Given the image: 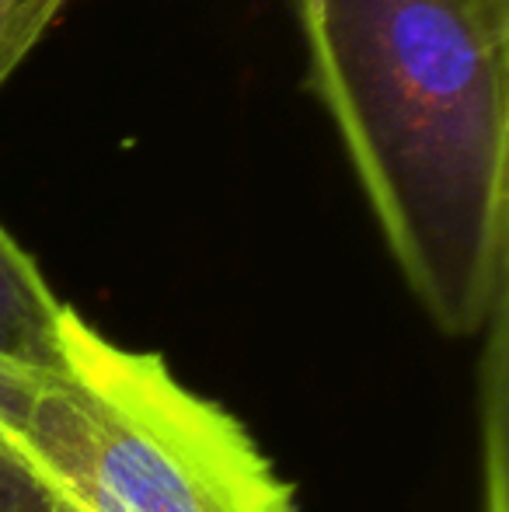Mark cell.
<instances>
[{"mask_svg": "<svg viewBox=\"0 0 509 512\" xmlns=\"http://www.w3.org/2000/svg\"><path fill=\"white\" fill-rule=\"evenodd\" d=\"M311 91L429 321L506 304L509 0H293Z\"/></svg>", "mask_w": 509, "mask_h": 512, "instance_id": "1", "label": "cell"}, {"mask_svg": "<svg viewBox=\"0 0 509 512\" xmlns=\"http://www.w3.org/2000/svg\"><path fill=\"white\" fill-rule=\"evenodd\" d=\"M0 457L53 512H293L231 411L70 304L46 359H0Z\"/></svg>", "mask_w": 509, "mask_h": 512, "instance_id": "2", "label": "cell"}, {"mask_svg": "<svg viewBox=\"0 0 509 512\" xmlns=\"http://www.w3.org/2000/svg\"><path fill=\"white\" fill-rule=\"evenodd\" d=\"M63 304L39 262L0 227V359H46L56 349Z\"/></svg>", "mask_w": 509, "mask_h": 512, "instance_id": "3", "label": "cell"}, {"mask_svg": "<svg viewBox=\"0 0 509 512\" xmlns=\"http://www.w3.org/2000/svg\"><path fill=\"white\" fill-rule=\"evenodd\" d=\"M67 0H0V88L39 46Z\"/></svg>", "mask_w": 509, "mask_h": 512, "instance_id": "4", "label": "cell"}, {"mask_svg": "<svg viewBox=\"0 0 509 512\" xmlns=\"http://www.w3.org/2000/svg\"><path fill=\"white\" fill-rule=\"evenodd\" d=\"M0 512H53L4 457H0Z\"/></svg>", "mask_w": 509, "mask_h": 512, "instance_id": "5", "label": "cell"}]
</instances>
